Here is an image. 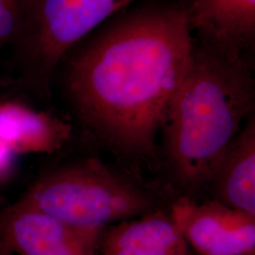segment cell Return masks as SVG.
Masks as SVG:
<instances>
[{"mask_svg":"<svg viewBox=\"0 0 255 255\" xmlns=\"http://www.w3.org/2000/svg\"><path fill=\"white\" fill-rule=\"evenodd\" d=\"M214 199L255 217V117L231 141L211 176Z\"/></svg>","mask_w":255,"mask_h":255,"instance_id":"cell-10","label":"cell"},{"mask_svg":"<svg viewBox=\"0 0 255 255\" xmlns=\"http://www.w3.org/2000/svg\"><path fill=\"white\" fill-rule=\"evenodd\" d=\"M102 255H189V246L168 212L155 210L102 231Z\"/></svg>","mask_w":255,"mask_h":255,"instance_id":"cell-9","label":"cell"},{"mask_svg":"<svg viewBox=\"0 0 255 255\" xmlns=\"http://www.w3.org/2000/svg\"><path fill=\"white\" fill-rule=\"evenodd\" d=\"M22 2L23 0H0V55L15 36Z\"/></svg>","mask_w":255,"mask_h":255,"instance_id":"cell-11","label":"cell"},{"mask_svg":"<svg viewBox=\"0 0 255 255\" xmlns=\"http://www.w3.org/2000/svg\"><path fill=\"white\" fill-rule=\"evenodd\" d=\"M254 54H237L194 37L191 60L167 110L164 160L183 197L195 199L231 141L255 116Z\"/></svg>","mask_w":255,"mask_h":255,"instance_id":"cell-2","label":"cell"},{"mask_svg":"<svg viewBox=\"0 0 255 255\" xmlns=\"http://www.w3.org/2000/svg\"><path fill=\"white\" fill-rule=\"evenodd\" d=\"M71 125L17 100H0V143L15 156L52 154L68 142Z\"/></svg>","mask_w":255,"mask_h":255,"instance_id":"cell-8","label":"cell"},{"mask_svg":"<svg viewBox=\"0 0 255 255\" xmlns=\"http://www.w3.org/2000/svg\"><path fill=\"white\" fill-rule=\"evenodd\" d=\"M193 40L182 1L148 2L116 13L58 66L76 119L138 180L158 163V135Z\"/></svg>","mask_w":255,"mask_h":255,"instance_id":"cell-1","label":"cell"},{"mask_svg":"<svg viewBox=\"0 0 255 255\" xmlns=\"http://www.w3.org/2000/svg\"><path fill=\"white\" fill-rule=\"evenodd\" d=\"M19 200L68 224L95 230L161 209L138 179L92 157L47 170Z\"/></svg>","mask_w":255,"mask_h":255,"instance_id":"cell-3","label":"cell"},{"mask_svg":"<svg viewBox=\"0 0 255 255\" xmlns=\"http://www.w3.org/2000/svg\"><path fill=\"white\" fill-rule=\"evenodd\" d=\"M135 0H23L10 46L18 82L37 98L51 97L58 66L84 37Z\"/></svg>","mask_w":255,"mask_h":255,"instance_id":"cell-4","label":"cell"},{"mask_svg":"<svg viewBox=\"0 0 255 255\" xmlns=\"http://www.w3.org/2000/svg\"><path fill=\"white\" fill-rule=\"evenodd\" d=\"M192 33L237 54H255V0H183Z\"/></svg>","mask_w":255,"mask_h":255,"instance_id":"cell-7","label":"cell"},{"mask_svg":"<svg viewBox=\"0 0 255 255\" xmlns=\"http://www.w3.org/2000/svg\"><path fill=\"white\" fill-rule=\"evenodd\" d=\"M102 231L68 224L21 200L0 209V246L14 255H97Z\"/></svg>","mask_w":255,"mask_h":255,"instance_id":"cell-5","label":"cell"},{"mask_svg":"<svg viewBox=\"0 0 255 255\" xmlns=\"http://www.w3.org/2000/svg\"><path fill=\"white\" fill-rule=\"evenodd\" d=\"M169 214L199 255H255V217L218 200L180 196Z\"/></svg>","mask_w":255,"mask_h":255,"instance_id":"cell-6","label":"cell"},{"mask_svg":"<svg viewBox=\"0 0 255 255\" xmlns=\"http://www.w3.org/2000/svg\"><path fill=\"white\" fill-rule=\"evenodd\" d=\"M0 255H14L13 254H11L10 252H9L8 250L4 249L3 247L0 246Z\"/></svg>","mask_w":255,"mask_h":255,"instance_id":"cell-13","label":"cell"},{"mask_svg":"<svg viewBox=\"0 0 255 255\" xmlns=\"http://www.w3.org/2000/svg\"><path fill=\"white\" fill-rule=\"evenodd\" d=\"M16 160L17 156L0 143V186L9 182L14 175Z\"/></svg>","mask_w":255,"mask_h":255,"instance_id":"cell-12","label":"cell"}]
</instances>
